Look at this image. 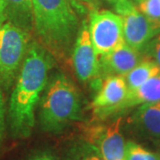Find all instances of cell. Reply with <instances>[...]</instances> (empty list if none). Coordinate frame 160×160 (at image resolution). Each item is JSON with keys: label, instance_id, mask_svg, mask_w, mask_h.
Segmentation results:
<instances>
[{"label": "cell", "instance_id": "obj_10", "mask_svg": "<svg viewBox=\"0 0 160 160\" xmlns=\"http://www.w3.org/2000/svg\"><path fill=\"white\" fill-rule=\"evenodd\" d=\"M139 51L125 44L108 54L100 57V76L125 77L142 62Z\"/></svg>", "mask_w": 160, "mask_h": 160}, {"label": "cell", "instance_id": "obj_23", "mask_svg": "<svg viewBox=\"0 0 160 160\" xmlns=\"http://www.w3.org/2000/svg\"><path fill=\"white\" fill-rule=\"evenodd\" d=\"M109 2H111V3H116V2H118V1H119V0H108Z\"/></svg>", "mask_w": 160, "mask_h": 160}, {"label": "cell", "instance_id": "obj_14", "mask_svg": "<svg viewBox=\"0 0 160 160\" xmlns=\"http://www.w3.org/2000/svg\"><path fill=\"white\" fill-rule=\"evenodd\" d=\"M160 73V68L150 60H142L125 76L128 91H133L149 78Z\"/></svg>", "mask_w": 160, "mask_h": 160}, {"label": "cell", "instance_id": "obj_3", "mask_svg": "<svg viewBox=\"0 0 160 160\" xmlns=\"http://www.w3.org/2000/svg\"><path fill=\"white\" fill-rule=\"evenodd\" d=\"M81 118L82 106L78 91L64 75H56L41 99L39 121L42 129L46 132L61 133Z\"/></svg>", "mask_w": 160, "mask_h": 160}, {"label": "cell", "instance_id": "obj_18", "mask_svg": "<svg viewBox=\"0 0 160 160\" xmlns=\"http://www.w3.org/2000/svg\"><path fill=\"white\" fill-rule=\"evenodd\" d=\"M144 48H146V53L150 60L160 68V33L150 40Z\"/></svg>", "mask_w": 160, "mask_h": 160}, {"label": "cell", "instance_id": "obj_15", "mask_svg": "<svg viewBox=\"0 0 160 160\" xmlns=\"http://www.w3.org/2000/svg\"><path fill=\"white\" fill-rule=\"evenodd\" d=\"M66 160H104L98 150L84 139L75 142L67 153Z\"/></svg>", "mask_w": 160, "mask_h": 160}, {"label": "cell", "instance_id": "obj_2", "mask_svg": "<svg viewBox=\"0 0 160 160\" xmlns=\"http://www.w3.org/2000/svg\"><path fill=\"white\" fill-rule=\"evenodd\" d=\"M34 29L52 52H65L78 35V20L69 0H32Z\"/></svg>", "mask_w": 160, "mask_h": 160}, {"label": "cell", "instance_id": "obj_24", "mask_svg": "<svg viewBox=\"0 0 160 160\" xmlns=\"http://www.w3.org/2000/svg\"><path fill=\"white\" fill-rule=\"evenodd\" d=\"M135 1H136V2H138V3H140V2H142V0H135Z\"/></svg>", "mask_w": 160, "mask_h": 160}, {"label": "cell", "instance_id": "obj_7", "mask_svg": "<svg viewBox=\"0 0 160 160\" xmlns=\"http://www.w3.org/2000/svg\"><path fill=\"white\" fill-rule=\"evenodd\" d=\"M122 118L109 124L87 126L84 140L92 145L104 160H126V142L121 132Z\"/></svg>", "mask_w": 160, "mask_h": 160}, {"label": "cell", "instance_id": "obj_6", "mask_svg": "<svg viewBox=\"0 0 160 160\" xmlns=\"http://www.w3.org/2000/svg\"><path fill=\"white\" fill-rule=\"evenodd\" d=\"M89 32L98 56L102 57L126 44L123 21L112 12H92L90 15Z\"/></svg>", "mask_w": 160, "mask_h": 160}, {"label": "cell", "instance_id": "obj_5", "mask_svg": "<svg viewBox=\"0 0 160 160\" xmlns=\"http://www.w3.org/2000/svg\"><path fill=\"white\" fill-rule=\"evenodd\" d=\"M115 10L123 21L126 44L132 48L140 52L160 33V22L144 15L130 0L116 2Z\"/></svg>", "mask_w": 160, "mask_h": 160}, {"label": "cell", "instance_id": "obj_21", "mask_svg": "<svg viewBox=\"0 0 160 160\" xmlns=\"http://www.w3.org/2000/svg\"><path fill=\"white\" fill-rule=\"evenodd\" d=\"M5 22H6V21H5V17H4V14H3V11H2L1 2H0V27Z\"/></svg>", "mask_w": 160, "mask_h": 160}, {"label": "cell", "instance_id": "obj_9", "mask_svg": "<svg viewBox=\"0 0 160 160\" xmlns=\"http://www.w3.org/2000/svg\"><path fill=\"white\" fill-rule=\"evenodd\" d=\"M72 62L76 74L80 80L88 82L100 77V59L92 43L87 24H84L78 33Z\"/></svg>", "mask_w": 160, "mask_h": 160}, {"label": "cell", "instance_id": "obj_8", "mask_svg": "<svg viewBox=\"0 0 160 160\" xmlns=\"http://www.w3.org/2000/svg\"><path fill=\"white\" fill-rule=\"evenodd\" d=\"M128 92L125 77H106L92 102V109L96 118L103 119L118 112L120 105Z\"/></svg>", "mask_w": 160, "mask_h": 160}, {"label": "cell", "instance_id": "obj_19", "mask_svg": "<svg viewBox=\"0 0 160 160\" xmlns=\"http://www.w3.org/2000/svg\"><path fill=\"white\" fill-rule=\"evenodd\" d=\"M6 132V108L5 102L1 90V83H0V146L2 145Z\"/></svg>", "mask_w": 160, "mask_h": 160}, {"label": "cell", "instance_id": "obj_1", "mask_svg": "<svg viewBox=\"0 0 160 160\" xmlns=\"http://www.w3.org/2000/svg\"><path fill=\"white\" fill-rule=\"evenodd\" d=\"M51 67V60L45 49L36 44L29 45L8 108L9 126L13 137L27 138L33 131L36 108L46 88Z\"/></svg>", "mask_w": 160, "mask_h": 160}, {"label": "cell", "instance_id": "obj_12", "mask_svg": "<svg viewBox=\"0 0 160 160\" xmlns=\"http://www.w3.org/2000/svg\"><path fill=\"white\" fill-rule=\"evenodd\" d=\"M5 21L30 32L34 28L32 0H0Z\"/></svg>", "mask_w": 160, "mask_h": 160}, {"label": "cell", "instance_id": "obj_17", "mask_svg": "<svg viewBox=\"0 0 160 160\" xmlns=\"http://www.w3.org/2000/svg\"><path fill=\"white\" fill-rule=\"evenodd\" d=\"M138 9L150 20L160 22V0H142Z\"/></svg>", "mask_w": 160, "mask_h": 160}, {"label": "cell", "instance_id": "obj_20", "mask_svg": "<svg viewBox=\"0 0 160 160\" xmlns=\"http://www.w3.org/2000/svg\"><path fill=\"white\" fill-rule=\"evenodd\" d=\"M27 160H58L56 157L49 151H40L32 155Z\"/></svg>", "mask_w": 160, "mask_h": 160}, {"label": "cell", "instance_id": "obj_22", "mask_svg": "<svg viewBox=\"0 0 160 160\" xmlns=\"http://www.w3.org/2000/svg\"><path fill=\"white\" fill-rule=\"evenodd\" d=\"M84 3H86V4H89V5H93V4H96L98 0H80Z\"/></svg>", "mask_w": 160, "mask_h": 160}, {"label": "cell", "instance_id": "obj_4", "mask_svg": "<svg viewBox=\"0 0 160 160\" xmlns=\"http://www.w3.org/2000/svg\"><path fill=\"white\" fill-rule=\"evenodd\" d=\"M29 47V32L7 22L0 27V83L6 88L17 78Z\"/></svg>", "mask_w": 160, "mask_h": 160}, {"label": "cell", "instance_id": "obj_13", "mask_svg": "<svg viewBox=\"0 0 160 160\" xmlns=\"http://www.w3.org/2000/svg\"><path fill=\"white\" fill-rule=\"evenodd\" d=\"M160 102V73L149 78L137 89L128 91L118 112L137 105Z\"/></svg>", "mask_w": 160, "mask_h": 160}, {"label": "cell", "instance_id": "obj_16", "mask_svg": "<svg viewBox=\"0 0 160 160\" xmlns=\"http://www.w3.org/2000/svg\"><path fill=\"white\" fill-rule=\"evenodd\" d=\"M126 160H160V153L152 152L133 142L126 143Z\"/></svg>", "mask_w": 160, "mask_h": 160}, {"label": "cell", "instance_id": "obj_11", "mask_svg": "<svg viewBox=\"0 0 160 160\" xmlns=\"http://www.w3.org/2000/svg\"><path fill=\"white\" fill-rule=\"evenodd\" d=\"M132 125L143 137L160 139V102L142 104L133 115Z\"/></svg>", "mask_w": 160, "mask_h": 160}]
</instances>
